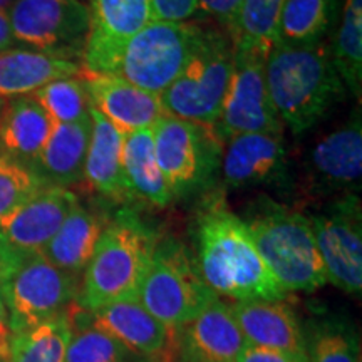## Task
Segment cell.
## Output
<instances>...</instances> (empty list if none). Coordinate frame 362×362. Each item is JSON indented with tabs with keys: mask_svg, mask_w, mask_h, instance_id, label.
I'll return each instance as SVG.
<instances>
[{
	"mask_svg": "<svg viewBox=\"0 0 362 362\" xmlns=\"http://www.w3.org/2000/svg\"><path fill=\"white\" fill-rule=\"evenodd\" d=\"M197 269L216 297L242 300H284L288 293L253 243L247 225L221 194H211L197 218Z\"/></svg>",
	"mask_w": 362,
	"mask_h": 362,
	"instance_id": "obj_1",
	"label": "cell"
},
{
	"mask_svg": "<svg viewBox=\"0 0 362 362\" xmlns=\"http://www.w3.org/2000/svg\"><path fill=\"white\" fill-rule=\"evenodd\" d=\"M265 79L279 119L296 136L322 123L347 90L327 42L309 47L275 44L265 59Z\"/></svg>",
	"mask_w": 362,
	"mask_h": 362,
	"instance_id": "obj_2",
	"label": "cell"
},
{
	"mask_svg": "<svg viewBox=\"0 0 362 362\" xmlns=\"http://www.w3.org/2000/svg\"><path fill=\"white\" fill-rule=\"evenodd\" d=\"M158 243L156 235L129 208L110 220L79 280L76 304L93 312L115 302L138 298Z\"/></svg>",
	"mask_w": 362,
	"mask_h": 362,
	"instance_id": "obj_3",
	"label": "cell"
},
{
	"mask_svg": "<svg viewBox=\"0 0 362 362\" xmlns=\"http://www.w3.org/2000/svg\"><path fill=\"white\" fill-rule=\"evenodd\" d=\"M240 218L270 274L287 293L314 292L327 284L305 214L262 197Z\"/></svg>",
	"mask_w": 362,
	"mask_h": 362,
	"instance_id": "obj_4",
	"label": "cell"
},
{
	"mask_svg": "<svg viewBox=\"0 0 362 362\" xmlns=\"http://www.w3.org/2000/svg\"><path fill=\"white\" fill-rule=\"evenodd\" d=\"M233 57L232 37L220 27H205L188 64L160 94L165 116L211 128L223 106Z\"/></svg>",
	"mask_w": 362,
	"mask_h": 362,
	"instance_id": "obj_5",
	"label": "cell"
},
{
	"mask_svg": "<svg viewBox=\"0 0 362 362\" xmlns=\"http://www.w3.org/2000/svg\"><path fill=\"white\" fill-rule=\"evenodd\" d=\"M203 29L192 21H151L117 49L104 74L160 96L188 64Z\"/></svg>",
	"mask_w": 362,
	"mask_h": 362,
	"instance_id": "obj_6",
	"label": "cell"
},
{
	"mask_svg": "<svg viewBox=\"0 0 362 362\" xmlns=\"http://www.w3.org/2000/svg\"><path fill=\"white\" fill-rule=\"evenodd\" d=\"M215 293L203 282L187 248L173 238L158 240L138 300L166 327L178 329L193 319Z\"/></svg>",
	"mask_w": 362,
	"mask_h": 362,
	"instance_id": "obj_7",
	"label": "cell"
},
{
	"mask_svg": "<svg viewBox=\"0 0 362 362\" xmlns=\"http://www.w3.org/2000/svg\"><path fill=\"white\" fill-rule=\"evenodd\" d=\"M156 161L173 198L205 189L220 170L223 143L211 128L163 116L151 128Z\"/></svg>",
	"mask_w": 362,
	"mask_h": 362,
	"instance_id": "obj_8",
	"label": "cell"
},
{
	"mask_svg": "<svg viewBox=\"0 0 362 362\" xmlns=\"http://www.w3.org/2000/svg\"><path fill=\"white\" fill-rule=\"evenodd\" d=\"M78 288L79 279L59 270L42 253L13 264L0 285L12 334L64 312L76 302Z\"/></svg>",
	"mask_w": 362,
	"mask_h": 362,
	"instance_id": "obj_9",
	"label": "cell"
},
{
	"mask_svg": "<svg viewBox=\"0 0 362 362\" xmlns=\"http://www.w3.org/2000/svg\"><path fill=\"white\" fill-rule=\"evenodd\" d=\"M7 17L16 40L83 64L90 16L81 0H17Z\"/></svg>",
	"mask_w": 362,
	"mask_h": 362,
	"instance_id": "obj_10",
	"label": "cell"
},
{
	"mask_svg": "<svg viewBox=\"0 0 362 362\" xmlns=\"http://www.w3.org/2000/svg\"><path fill=\"white\" fill-rule=\"evenodd\" d=\"M233 47L232 78L211 131L221 143L237 134L284 133L285 128L267 89V52L243 44H233Z\"/></svg>",
	"mask_w": 362,
	"mask_h": 362,
	"instance_id": "obj_11",
	"label": "cell"
},
{
	"mask_svg": "<svg viewBox=\"0 0 362 362\" xmlns=\"http://www.w3.org/2000/svg\"><path fill=\"white\" fill-rule=\"evenodd\" d=\"M327 282L357 296L362 288V211L357 194L332 198L307 215Z\"/></svg>",
	"mask_w": 362,
	"mask_h": 362,
	"instance_id": "obj_12",
	"label": "cell"
},
{
	"mask_svg": "<svg viewBox=\"0 0 362 362\" xmlns=\"http://www.w3.org/2000/svg\"><path fill=\"white\" fill-rule=\"evenodd\" d=\"M220 171L233 189L269 188L292 192L296 170L284 133H247L228 138L221 148Z\"/></svg>",
	"mask_w": 362,
	"mask_h": 362,
	"instance_id": "obj_13",
	"label": "cell"
},
{
	"mask_svg": "<svg viewBox=\"0 0 362 362\" xmlns=\"http://www.w3.org/2000/svg\"><path fill=\"white\" fill-rule=\"evenodd\" d=\"M362 176V121L361 111L330 131L307 153L302 183L298 187L310 198H339L357 194Z\"/></svg>",
	"mask_w": 362,
	"mask_h": 362,
	"instance_id": "obj_14",
	"label": "cell"
},
{
	"mask_svg": "<svg viewBox=\"0 0 362 362\" xmlns=\"http://www.w3.org/2000/svg\"><path fill=\"white\" fill-rule=\"evenodd\" d=\"M78 203V194L72 189L47 185L4 216L0 220V253L7 270L42 252Z\"/></svg>",
	"mask_w": 362,
	"mask_h": 362,
	"instance_id": "obj_15",
	"label": "cell"
},
{
	"mask_svg": "<svg viewBox=\"0 0 362 362\" xmlns=\"http://www.w3.org/2000/svg\"><path fill=\"white\" fill-rule=\"evenodd\" d=\"M247 346L230 304L215 296L175 329L173 362H237Z\"/></svg>",
	"mask_w": 362,
	"mask_h": 362,
	"instance_id": "obj_16",
	"label": "cell"
},
{
	"mask_svg": "<svg viewBox=\"0 0 362 362\" xmlns=\"http://www.w3.org/2000/svg\"><path fill=\"white\" fill-rule=\"evenodd\" d=\"M86 314L93 327L115 339L133 356L151 362H173L175 329L160 322L138 298L115 302Z\"/></svg>",
	"mask_w": 362,
	"mask_h": 362,
	"instance_id": "obj_17",
	"label": "cell"
},
{
	"mask_svg": "<svg viewBox=\"0 0 362 362\" xmlns=\"http://www.w3.org/2000/svg\"><path fill=\"white\" fill-rule=\"evenodd\" d=\"M83 67L104 74L117 49L153 21L151 0H90Z\"/></svg>",
	"mask_w": 362,
	"mask_h": 362,
	"instance_id": "obj_18",
	"label": "cell"
},
{
	"mask_svg": "<svg viewBox=\"0 0 362 362\" xmlns=\"http://www.w3.org/2000/svg\"><path fill=\"white\" fill-rule=\"evenodd\" d=\"M230 309L248 346L279 351L307 362L305 334L296 310L285 298L232 302Z\"/></svg>",
	"mask_w": 362,
	"mask_h": 362,
	"instance_id": "obj_19",
	"label": "cell"
},
{
	"mask_svg": "<svg viewBox=\"0 0 362 362\" xmlns=\"http://www.w3.org/2000/svg\"><path fill=\"white\" fill-rule=\"evenodd\" d=\"M90 107L123 134L153 128L165 116L160 96L107 74L83 71Z\"/></svg>",
	"mask_w": 362,
	"mask_h": 362,
	"instance_id": "obj_20",
	"label": "cell"
},
{
	"mask_svg": "<svg viewBox=\"0 0 362 362\" xmlns=\"http://www.w3.org/2000/svg\"><path fill=\"white\" fill-rule=\"evenodd\" d=\"M107 223L110 218L103 210L79 202L40 253L59 270L81 280Z\"/></svg>",
	"mask_w": 362,
	"mask_h": 362,
	"instance_id": "obj_21",
	"label": "cell"
},
{
	"mask_svg": "<svg viewBox=\"0 0 362 362\" xmlns=\"http://www.w3.org/2000/svg\"><path fill=\"white\" fill-rule=\"evenodd\" d=\"M81 62L35 49H7L0 52V98L34 94L45 84L83 74Z\"/></svg>",
	"mask_w": 362,
	"mask_h": 362,
	"instance_id": "obj_22",
	"label": "cell"
},
{
	"mask_svg": "<svg viewBox=\"0 0 362 362\" xmlns=\"http://www.w3.org/2000/svg\"><path fill=\"white\" fill-rule=\"evenodd\" d=\"M124 134L90 107V139L83 183L90 192L112 202L126 200L123 181Z\"/></svg>",
	"mask_w": 362,
	"mask_h": 362,
	"instance_id": "obj_23",
	"label": "cell"
},
{
	"mask_svg": "<svg viewBox=\"0 0 362 362\" xmlns=\"http://www.w3.org/2000/svg\"><path fill=\"white\" fill-rule=\"evenodd\" d=\"M54 131V123L34 96L11 98L0 110V153L33 168Z\"/></svg>",
	"mask_w": 362,
	"mask_h": 362,
	"instance_id": "obj_24",
	"label": "cell"
},
{
	"mask_svg": "<svg viewBox=\"0 0 362 362\" xmlns=\"http://www.w3.org/2000/svg\"><path fill=\"white\" fill-rule=\"evenodd\" d=\"M90 139V117L81 123L57 124L33 170L51 187L69 188L83 183Z\"/></svg>",
	"mask_w": 362,
	"mask_h": 362,
	"instance_id": "obj_25",
	"label": "cell"
},
{
	"mask_svg": "<svg viewBox=\"0 0 362 362\" xmlns=\"http://www.w3.org/2000/svg\"><path fill=\"white\" fill-rule=\"evenodd\" d=\"M123 181L126 198L149 206L165 208L175 202L156 161L151 128L123 138Z\"/></svg>",
	"mask_w": 362,
	"mask_h": 362,
	"instance_id": "obj_26",
	"label": "cell"
},
{
	"mask_svg": "<svg viewBox=\"0 0 362 362\" xmlns=\"http://www.w3.org/2000/svg\"><path fill=\"white\" fill-rule=\"evenodd\" d=\"M339 0H284L275 44L309 47L325 42L337 19Z\"/></svg>",
	"mask_w": 362,
	"mask_h": 362,
	"instance_id": "obj_27",
	"label": "cell"
},
{
	"mask_svg": "<svg viewBox=\"0 0 362 362\" xmlns=\"http://www.w3.org/2000/svg\"><path fill=\"white\" fill-rule=\"evenodd\" d=\"M72 337L69 307L52 319L12 334L8 362H66Z\"/></svg>",
	"mask_w": 362,
	"mask_h": 362,
	"instance_id": "obj_28",
	"label": "cell"
},
{
	"mask_svg": "<svg viewBox=\"0 0 362 362\" xmlns=\"http://www.w3.org/2000/svg\"><path fill=\"white\" fill-rule=\"evenodd\" d=\"M330 45V56L352 96L362 93V0H344L341 25Z\"/></svg>",
	"mask_w": 362,
	"mask_h": 362,
	"instance_id": "obj_29",
	"label": "cell"
},
{
	"mask_svg": "<svg viewBox=\"0 0 362 362\" xmlns=\"http://www.w3.org/2000/svg\"><path fill=\"white\" fill-rule=\"evenodd\" d=\"M30 96L44 107L54 126L81 123L90 117L89 94L81 76L52 81Z\"/></svg>",
	"mask_w": 362,
	"mask_h": 362,
	"instance_id": "obj_30",
	"label": "cell"
},
{
	"mask_svg": "<svg viewBox=\"0 0 362 362\" xmlns=\"http://www.w3.org/2000/svg\"><path fill=\"white\" fill-rule=\"evenodd\" d=\"M284 0H243L240 8L233 44L250 45L269 54L275 45V30Z\"/></svg>",
	"mask_w": 362,
	"mask_h": 362,
	"instance_id": "obj_31",
	"label": "cell"
},
{
	"mask_svg": "<svg viewBox=\"0 0 362 362\" xmlns=\"http://www.w3.org/2000/svg\"><path fill=\"white\" fill-rule=\"evenodd\" d=\"M72 305V304H71ZM72 337L66 352V362H133V356L119 342L93 327L84 310V324H79L71 314Z\"/></svg>",
	"mask_w": 362,
	"mask_h": 362,
	"instance_id": "obj_32",
	"label": "cell"
},
{
	"mask_svg": "<svg viewBox=\"0 0 362 362\" xmlns=\"http://www.w3.org/2000/svg\"><path fill=\"white\" fill-rule=\"evenodd\" d=\"M307 362H361L357 337L341 320H325L305 337Z\"/></svg>",
	"mask_w": 362,
	"mask_h": 362,
	"instance_id": "obj_33",
	"label": "cell"
},
{
	"mask_svg": "<svg viewBox=\"0 0 362 362\" xmlns=\"http://www.w3.org/2000/svg\"><path fill=\"white\" fill-rule=\"evenodd\" d=\"M44 187L47 185L29 165L0 153V220Z\"/></svg>",
	"mask_w": 362,
	"mask_h": 362,
	"instance_id": "obj_34",
	"label": "cell"
},
{
	"mask_svg": "<svg viewBox=\"0 0 362 362\" xmlns=\"http://www.w3.org/2000/svg\"><path fill=\"white\" fill-rule=\"evenodd\" d=\"M243 0H198L194 17L211 19L232 37Z\"/></svg>",
	"mask_w": 362,
	"mask_h": 362,
	"instance_id": "obj_35",
	"label": "cell"
},
{
	"mask_svg": "<svg viewBox=\"0 0 362 362\" xmlns=\"http://www.w3.org/2000/svg\"><path fill=\"white\" fill-rule=\"evenodd\" d=\"M198 0H151L153 21L188 22L194 17Z\"/></svg>",
	"mask_w": 362,
	"mask_h": 362,
	"instance_id": "obj_36",
	"label": "cell"
},
{
	"mask_svg": "<svg viewBox=\"0 0 362 362\" xmlns=\"http://www.w3.org/2000/svg\"><path fill=\"white\" fill-rule=\"evenodd\" d=\"M237 362H302L297 357L284 354L279 351H269V349H260V347L247 346L240 354Z\"/></svg>",
	"mask_w": 362,
	"mask_h": 362,
	"instance_id": "obj_37",
	"label": "cell"
},
{
	"mask_svg": "<svg viewBox=\"0 0 362 362\" xmlns=\"http://www.w3.org/2000/svg\"><path fill=\"white\" fill-rule=\"evenodd\" d=\"M11 341H12V330L8 325L7 310L4 307L2 298H0V362H8L11 356Z\"/></svg>",
	"mask_w": 362,
	"mask_h": 362,
	"instance_id": "obj_38",
	"label": "cell"
},
{
	"mask_svg": "<svg viewBox=\"0 0 362 362\" xmlns=\"http://www.w3.org/2000/svg\"><path fill=\"white\" fill-rule=\"evenodd\" d=\"M13 42H16V39L12 35L11 22H8L7 13L0 12V52L11 49Z\"/></svg>",
	"mask_w": 362,
	"mask_h": 362,
	"instance_id": "obj_39",
	"label": "cell"
},
{
	"mask_svg": "<svg viewBox=\"0 0 362 362\" xmlns=\"http://www.w3.org/2000/svg\"><path fill=\"white\" fill-rule=\"evenodd\" d=\"M16 2H17V0H0V12L7 13Z\"/></svg>",
	"mask_w": 362,
	"mask_h": 362,
	"instance_id": "obj_40",
	"label": "cell"
},
{
	"mask_svg": "<svg viewBox=\"0 0 362 362\" xmlns=\"http://www.w3.org/2000/svg\"><path fill=\"white\" fill-rule=\"evenodd\" d=\"M6 270H7L6 260H4L2 253H0V285H2V279H4V274H6Z\"/></svg>",
	"mask_w": 362,
	"mask_h": 362,
	"instance_id": "obj_41",
	"label": "cell"
},
{
	"mask_svg": "<svg viewBox=\"0 0 362 362\" xmlns=\"http://www.w3.org/2000/svg\"><path fill=\"white\" fill-rule=\"evenodd\" d=\"M143 362H151V361H143Z\"/></svg>",
	"mask_w": 362,
	"mask_h": 362,
	"instance_id": "obj_42",
	"label": "cell"
}]
</instances>
